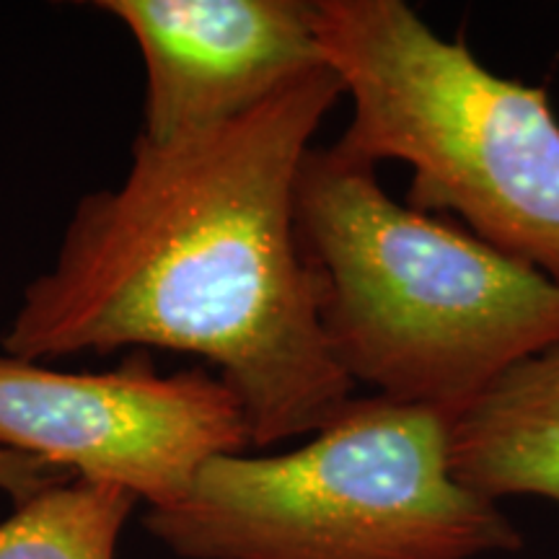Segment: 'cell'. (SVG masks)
I'll return each instance as SVG.
<instances>
[{
	"label": "cell",
	"instance_id": "1",
	"mask_svg": "<svg viewBox=\"0 0 559 559\" xmlns=\"http://www.w3.org/2000/svg\"><path fill=\"white\" fill-rule=\"evenodd\" d=\"M309 70L241 117L151 145L79 200L0 349L50 362L120 349L198 355L234 391L251 451L313 436L355 396L321 330L296 236V179L340 96Z\"/></svg>",
	"mask_w": 559,
	"mask_h": 559
},
{
	"label": "cell",
	"instance_id": "2",
	"mask_svg": "<svg viewBox=\"0 0 559 559\" xmlns=\"http://www.w3.org/2000/svg\"><path fill=\"white\" fill-rule=\"evenodd\" d=\"M296 236L334 360L383 400L456 417L559 342V280L396 202L334 145L300 164Z\"/></svg>",
	"mask_w": 559,
	"mask_h": 559
},
{
	"label": "cell",
	"instance_id": "3",
	"mask_svg": "<svg viewBox=\"0 0 559 559\" xmlns=\"http://www.w3.org/2000/svg\"><path fill=\"white\" fill-rule=\"evenodd\" d=\"M451 415L353 396L309 443L202 466L145 513L179 559H479L523 549L498 502L453 477Z\"/></svg>",
	"mask_w": 559,
	"mask_h": 559
},
{
	"label": "cell",
	"instance_id": "4",
	"mask_svg": "<svg viewBox=\"0 0 559 559\" xmlns=\"http://www.w3.org/2000/svg\"><path fill=\"white\" fill-rule=\"evenodd\" d=\"M324 62L353 102L334 148L412 169L404 205L456 215L559 280V122L547 91L502 79L402 0H317Z\"/></svg>",
	"mask_w": 559,
	"mask_h": 559
},
{
	"label": "cell",
	"instance_id": "5",
	"mask_svg": "<svg viewBox=\"0 0 559 559\" xmlns=\"http://www.w3.org/2000/svg\"><path fill=\"white\" fill-rule=\"evenodd\" d=\"M0 449L122 487L153 510L177 506L207 461L249 453L251 440L213 370L160 373L151 349L94 373L0 353Z\"/></svg>",
	"mask_w": 559,
	"mask_h": 559
},
{
	"label": "cell",
	"instance_id": "6",
	"mask_svg": "<svg viewBox=\"0 0 559 559\" xmlns=\"http://www.w3.org/2000/svg\"><path fill=\"white\" fill-rule=\"evenodd\" d=\"M135 39L151 145L226 124L324 68L317 0H99Z\"/></svg>",
	"mask_w": 559,
	"mask_h": 559
},
{
	"label": "cell",
	"instance_id": "7",
	"mask_svg": "<svg viewBox=\"0 0 559 559\" xmlns=\"http://www.w3.org/2000/svg\"><path fill=\"white\" fill-rule=\"evenodd\" d=\"M451 472L481 498L559 506V342L521 360L451 419Z\"/></svg>",
	"mask_w": 559,
	"mask_h": 559
},
{
	"label": "cell",
	"instance_id": "8",
	"mask_svg": "<svg viewBox=\"0 0 559 559\" xmlns=\"http://www.w3.org/2000/svg\"><path fill=\"white\" fill-rule=\"evenodd\" d=\"M138 502L104 481H58L13 506L0 523V559H115Z\"/></svg>",
	"mask_w": 559,
	"mask_h": 559
},
{
	"label": "cell",
	"instance_id": "9",
	"mask_svg": "<svg viewBox=\"0 0 559 559\" xmlns=\"http://www.w3.org/2000/svg\"><path fill=\"white\" fill-rule=\"evenodd\" d=\"M73 479L70 474L52 469L45 461L26 456V453L0 449V492L11 498L13 506L34 498L41 489Z\"/></svg>",
	"mask_w": 559,
	"mask_h": 559
}]
</instances>
